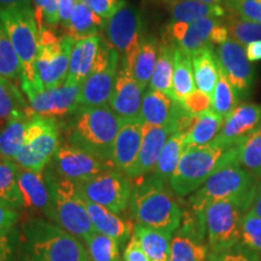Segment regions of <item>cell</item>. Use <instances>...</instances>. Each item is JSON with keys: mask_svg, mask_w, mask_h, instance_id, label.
<instances>
[{"mask_svg": "<svg viewBox=\"0 0 261 261\" xmlns=\"http://www.w3.org/2000/svg\"><path fill=\"white\" fill-rule=\"evenodd\" d=\"M249 208L237 200L212 203L203 213V224L210 252H220L241 242L243 215Z\"/></svg>", "mask_w": 261, "mask_h": 261, "instance_id": "obj_9", "label": "cell"}, {"mask_svg": "<svg viewBox=\"0 0 261 261\" xmlns=\"http://www.w3.org/2000/svg\"><path fill=\"white\" fill-rule=\"evenodd\" d=\"M241 242L261 254V218L250 210L243 215Z\"/></svg>", "mask_w": 261, "mask_h": 261, "instance_id": "obj_43", "label": "cell"}, {"mask_svg": "<svg viewBox=\"0 0 261 261\" xmlns=\"http://www.w3.org/2000/svg\"><path fill=\"white\" fill-rule=\"evenodd\" d=\"M203 219L192 212L184 213L180 226L172 237L169 261H208Z\"/></svg>", "mask_w": 261, "mask_h": 261, "instance_id": "obj_14", "label": "cell"}, {"mask_svg": "<svg viewBox=\"0 0 261 261\" xmlns=\"http://www.w3.org/2000/svg\"><path fill=\"white\" fill-rule=\"evenodd\" d=\"M32 0H0V10L14 8V6L31 5Z\"/></svg>", "mask_w": 261, "mask_h": 261, "instance_id": "obj_56", "label": "cell"}, {"mask_svg": "<svg viewBox=\"0 0 261 261\" xmlns=\"http://www.w3.org/2000/svg\"><path fill=\"white\" fill-rule=\"evenodd\" d=\"M232 14L244 21L261 24V3L257 0H225Z\"/></svg>", "mask_w": 261, "mask_h": 261, "instance_id": "obj_45", "label": "cell"}, {"mask_svg": "<svg viewBox=\"0 0 261 261\" xmlns=\"http://www.w3.org/2000/svg\"><path fill=\"white\" fill-rule=\"evenodd\" d=\"M74 39L63 35L58 38L52 27L45 25L39 31L38 56L35 74L44 90H51L65 84Z\"/></svg>", "mask_w": 261, "mask_h": 261, "instance_id": "obj_8", "label": "cell"}, {"mask_svg": "<svg viewBox=\"0 0 261 261\" xmlns=\"http://www.w3.org/2000/svg\"><path fill=\"white\" fill-rule=\"evenodd\" d=\"M195 90L196 84L191 55L182 48L175 46L174 69H173V99L180 103Z\"/></svg>", "mask_w": 261, "mask_h": 261, "instance_id": "obj_31", "label": "cell"}, {"mask_svg": "<svg viewBox=\"0 0 261 261\" xmlns=\"http://www.w3.org/2000/svg\"><path fill=\"white\" fill-rule=\"evenodd\" d=\"M143 126L140 119L125 120L117 132L113 151V167L116 171L128 174L138 159L143 140Z\"/></svg>", "mask_w": 261, "mask_h": 261, "instance_id": "obj_21", "label": "cell"}, {"mask_svg": "<svg viewBox=\"0 0 261 261\" xmlns=\"http://www.w3.org/2000/svg\"><path fill=\"white\" fill-rule=\"evenodd\" d=\"M257 2H260V3H261V0H257Z\"/></svg>", "mask_w": 261, "mask_h": 261, "instance_id": "obj_59", "label": "cell"}, {"mask_svg": "<svg viewBox=\"0 0 261 261\" xmlns=\"http://www.w3.org/2000/svg\"><path fill=\"white\" fill-rule=\"evenodd\" d=\"M79 0H60V23L65 27L69 22L71 12Z\"/></svg>", "mask_w": 261, "mask_h": 261, "instance_id": "obj_53", "label": "cell"}, {"mask_svg": "<svg viewBox=\"0 0 261 261\" xmlns=\"http://www.w3.org/2000/svg\"><path fill=\"white\" fill-rule=\"evenodd\" d=\"M17 180L23 197V207L33 212H39L51 220V194L44 173L19 167Z\"/></svg>", "mask_w": 261, "mask_h": 261, "instance_id": "obj_23", "label": "cell"}, {"mask_svg": "<svg viewBox=\"0 0 261 261\" xmlns=\"http://www.w3.org/2000/svg\"><path fill=\"white\" fill-rule=\"evenodd\" d=\"M52 167L62 178L74 184L85 181L109 169H113L112 163L102 161L96 156L89 154L70 144L60 145L52 159Z\"/></svg>", "mask_w": 261, "mask_h": 261, "instance_id": "obj_13", "label": "cell"}, {"mask_svg": "<svg viewBox=\"0 0 261 261\" xmlns=\"http://www.w3.org/2000/svg\"><path fill=\"white\" fill-rule=\"evenodd\" d=\"M174 48L172 44L161 41L154 74L150 80L149 89L160 91L173 98V69H174Z\"/></svg>", "mask_w": 261, "mask_h": 261, "instance_id": "obj_34", "label": "cell"}, {"mask_svg": "<svg viewBox=\"0 0 261 261\" xmlns=\"http://www.w3.org/2000/svg\"><path fill=\"white\" fill-rule=\"evenodd\" d=\"M144 90L136 80L128 65L120 60L119 73L109 107L122 121L140 119V108L144 97Z\"/></svg>", "mask_w": 261, "mask_h": 261, "instance_id": "obj_16", "label": "cell"}, {"mask_svg": "<svg viewBox=\"0 0 261 261\" xmlns=\"http://www.w3.org/2000/svg\"><path fill=\"white\" fill-rule=\"evenodd\" d=\"M19 249V232L12 228L9 232L0 233V261H14Z\"/></svg>", "mask_w": 261, "mask_h": 261, "instance_id": "obj_48", "label": "cell"}, {"mask_svg": "<svg viewBox=\"0 0 261 261\" xmlns=\"http://www.w3.org/2000/svg\"><path fill=\"white\" fill-rule=\"evenodd\" d=\"M159 45L160 42L154 35L143 34L138 54L132 65V73L143 89H145L150 84L154 74L159 56Z\"/></svg>", "mask_w": 261, "mask_h": 261, "instance_id": "obj_32", "label": "cell"}, {"mask_svg": "<svg viewBox=\"0 0 261 261\" xmlns=\"http://www.w3.org/2000/svg\"><path fill=\"white\" fill-rule=\"evenodd\" d=\"M84 198V197H83ZM91 223L97 232L106 234L116 240L120 244L129 241L133 236V228L129 221L123 219L119 214L113 213L102 205L93 203L84 198Z\"/></svg>", "mask_w": 261, "mask_h": 261, "instance_id": "obj_25", "label": "cell"}, {"mask_svg": "<svg viewBox=\"0 0 261 261\" xmlns=\"http://www.w3.org/2000/svg\"><path fill=\"white\" fill-rule=\"evenodd\" d=\"M133 236L150 261H169L173 233L136 224Z\"/></svg>", "mask_w": 261, "mask_h": 261, "instance_id": "obj_29", "label": "cell"}, {"mask_svg": "<svg viewBox=\"0 0 261 261\" xmlns=\"http://www.w3.org/2000/svg\"><path fill=\"white\" fill-rule=\"evenodd\" d=\"M18 168L12 160L0 159V204L16 211L23 207V197L17 180Z\"/></svg>", "mask_w": 261, "mask_h": 261, "instance_id": "obj_35", "label": "cell"}, {"mask_svg": "<svg viewBox=\"0 0 261 261\" xmlns=\"http://www.w3.org/2000/svg\"><path fill=\"white\" fill-rule=\"evenodd\" d=\"M60 148V127L52 128L22 146L14 161L18 167L42 172Z\"/></svg>", "mask_w": 261, "mask_h": 261, "instance_id": "obj_22", "label": "cell"}, {"mask_svg": "<svg viewBox=\"0 0 261 261\" xmlns=\"http://www.w3.org/2000/svg\"><path fill=\"white\" fill-rule=\"evenodd\" d=\"M104 27L106 21L79 0L71 12L69 22L64 28L68 37L73 38L74 40H81L97 37L104 31Z\"/></svg>", "mask_w": 261, "mask_h": 261, "instance_id": "obj_30", "label": "cell"}, {"mask_svg": "<svg viewBox=\"0 0 261 261\" xmlns=\"http://www.w3.org/2000/svg\"><path fill=\"white\" fill-rule=\"evenodd\" d=\"M257 180L238 163V154L228 159L202 187L190 195L189 207L198 218L203 219L208 205L221 200H237L250 210Z\"/></svg>", "mask_w": 261, "mask_h": 261, "instance_id": "obj_4", "label": "cell"}, {"mask_svg": "<svg viewBox=\"0 0 261 261\" xmlns=\"http://www.w3.org/2000/svg\"><path fill=\"white\" fill-rule=\"evenodd\" d=\"M185 136L187 135L180 132L173 133L163 146L156 167L152 172V174L162 181L169 182V179L177 169L182 152L185 151Z\"/></svg>", "mask_w": 261, "mask_h": 261, "instance_id": "obj_36", "label": "cell"}, {"mask_svg": "<svg viewBox=\"0 0 261 261\" xmlns=\"http://www.w3.org/2000/svg\"><path fill=\"white\" fill-rule=\"evenodd\" d=\"M208 261H261V254L240 242L220 252H210Z\"/></svg>", "mask_w": 261, "mask_h": 261, "instance_id": "obj_44", "label": "cell"}, {"mask_svg": "<svg viewBox=\"0 0 261 261\" xmlns=\"http://www.w3.org/2000/svg\"><path fill=\"white\" fill-rule=\"evenodd\" d=\"M191 58L196 87L212 96L219 77V60L217 55H214L212 46L208 45L194 52Z\"/></svg>", "mask_w": 261, "mask_h": 261, "instance_id": "obj_28", "label": "cell"}, {"mask_svg": "<svg viewBox=\"0 0 261 261\" xmlns=\"http://www.w3.org/2000/svg\"><path fill=\"white\" fill-rule=\"evenodd\" d=\"M28 109L22 94L10 81H0V120H8L16 112Z\"/></svg>", "mask_w": 261, "mask_h": 261, "instance_id": "obj_42", "label": "cell"}, {"mask_svg": "<svg viewBox=\"0 0 261 261\" xmlns=\"http://www.w3.org/2000/svg\"><path fill=\"white\" fill-rule=\"evenodd\" d=\"M120 56L100 37L99 47L92 73L81 84L77 103L81 107L109 106L119 73Z\"/></svg>", "mask_w": 261, "mask_h": 261, "instance_id": "obj_10", "label": "cell"}, {"mask_svg": "<svg viewBox=\"0 0 261 261\" xmlns=\"http://www.w3.org/2000/svg\"><path fill=\"white\" fill-rule=\"evenodd\" d=\"M19 219V214L16 210L0 204V233L9 232Z\"/></svg>", "mask_w": 261, "mask_h": 261, "instance_id": "obj_49", "label": "cell"}, {"mask_svg": "<svg viewBox=\"0 0 261 261\" xmlns=\"http://www.w3.org/2000/svg\"><path fill=\"white\" fill-rule=\"evenodd\" d=\"M224 120V117L215 114L213 110L197 116L191 129L185 136V149L211 144L219 135Z\"/></svg>", "mask_w": 261, "mask_h": 261, "instance_id": "obj_33", "label": "cell"}, {"mask_svg": "<svg viewBox=\"0 0 261 261\" xmlns=\"http://www.w3.org/2000/svg\"><path fill=\"white\" fill-rule=\"evenodd\" d=\"M80 85H62L51 90H44L28 98V110L32 115L60 117L71 115L79 107L77 98Z\"/></svg>", "mask_w": 261, "mask_h": 261, "instance_id": "obj_19", "label": "cell"}, {"mask_svg": "<svg viewBox=\"0 0 261 261\" xmlns=\"http://www.w3.org/2000/svg\"><path fill=\"white\" fill-rule=\"evenodd\" d=\"M33 2V11H34V17L35 22H37L38 29L40 31L45 27L44 23V10L46 6L52 2H58L60 0H32Z\"/></svg>", "mask_w": 261, "mask_h": 261, "instance_id": "obj_51", "label": "cell"}, {"mask_svg": "<svg viewBox=\"0 0 261 261\" xmlns=\"http://www.w3.org/2000/svg\"><path fill=\"white\" fill-rule=\"evenodd\" d=\"M247 57L249 62L261 61V41H255L246 46Z\"/></svg>", "mask_w": 261, "mask_h": 261, "instance_id": "obj_54", "label": "cell"}, {"mask_svg": "<svg viewBox=\"0 0 261 261\" xmlns=\"http://www.w3.org/2000/svg\"><path fill=\"white\" fill-rule=\"evenodd\" d=\"M217 57L237 94H246L255 80V69L248 60L246 46L230 38L218 47Z\"/></svg>", "mask_w": 261, "mask_h": 261, "instance_id": "obj_15", "label": "cell"}, {"mask_svg": "<svg viewBox=\"0 0 261 261\" xmlns=\"http://www.w3.org/2000/svg\"><path fill=\"white\" fill-rule=\"evenodd\" d=\"M228 35H230V33H228V29L226 27V24L224 23H218L215 25L213 31H212V34H211V38H210V42L211 45H223L225 44L228 40Z\"/></svg>", "mask_w": 261, "mask_h": 261, "instance_id": "obj_52", "label": "cell"}, {"mask_svg": "<svg viewBox=\"0 0 261 261\" xmlns=\"http://www.w3.org/2000/svg\"><path fill=\"white\" fill-rule=\"evenodd\" d=\"M80 2L107 22L125 4L126 0H80Z\"/></svg>", "mask_w": 261, "mask_h": 261, "instance_id": "obj_47", "label": "cell"}, {"mask_svg": "<svg viewBox=\"0 0 261 261\" xmlns=\"http://www.w3.org/2000/svg\"><path fill=\"white\" fill-rule=\"evenodd\" d=\"M197 2L204 3V4H208V5H220L221 0H197Z\"/></svg>", "mask_w": 261, "mask_h": 261, "instance_id": "obj_57", "label": "cell"}, {"mask_svg": "<svg viewBox=\"0 0 261 261\" xmlns=\"http://www.w3.org/2000/svg\"><path fill=\"white\" fill-rule=\"evenodd\" d=\"M0 21L17 52L22 64L21 86L25 96L31 98L44 91L35 74L38 56L39 29L31 5L14 6L0 10Z\"/></svg>", "mask_w": 261, "mask_h": 261, "instance_id": "obj_5", "label": "cell"}, {"mask_svg": "<svg viewBox=\"0 0 261 261\" xmlns=\"http://www.w3.org/2000/svg\"><path fill=\"white\" fill-rule=\"evenodd\" d=\"M237 102L238 94L227 80L219 63V77L212 93V110L225 119L237 107Z\"/></svg>", "mask_w": 261, "mask_h": 261, "instance_id": "obj_39", "label": "cell"}, {"mask_svg": "<svg viewBox=\"0 0 261 261\" xmlns=\"http://www.w3.org/2000/svg\"><path fill=\"white\" fill-rule=\"evenodd\" d=\"M75 185L85 200L116 214L127 210L133 190L130 179L114 168Z\"/></svg>", "mask_w": 261, "mask_h": 261, "instance_id": "obj_12", "label": "cell"}, {"mask_svg": "<svg viewBox=\"0 0 261 261\" xmlns=\"http://www.w3.org/2000/svg\"><path fill=\"white\" fill-rule=\"evenodd\" d=\"M250 211L254 212L257 217L261 218V180H257L255 192H254V197L252 205H250Z\"/></svg>", "mask_w": 261, "mask_h": 261, "instance_id": "obj_55", "label": "cell"}, {"mask_svg": "<svg viewBox=\"0 0 261 261\" xmlns=\"http://www.w3.org/2000/svg\"><path fill=\"white\" fill-rule=\"evenodd\" d=\"M238 163L256 180H261V127L240 143Z\"/></svg>", "mask_w": 261, "mask_h": 261, "instance_id": "obj_37", "label": "cell"}, {"mask_svg": "<svg viewBox=\"0 0 261 261\" xmlns=\"http://www.w3.org/2000/svg\"><path fill=\"white\" fill-rule=\"evenodd\" d=\"M122 261H150L135 236H132L123 250Z\"/></svg>", "mask_w": 261, "mask_h": 261, "instance_id": "obj_50", "label": "cell"}, {"mask_svg": "<svg viewBox=\"0 0 261 261\" xmlns=\"http://www.w3.org/2000/svg\"><path fill=\"white\" fill-rule=\"evenodd\" d=\"M226 27L230 33L232 40L240 42V44L247 45L255 41H261V24L255 22L244 21L237 15L231 12L226 15Z\"/></svg>", "mask_w": 261, "mask_h": 261, "instance_id": "obj_41", "label": "cell"}, {"mask_svg": "<svg viewBox=\"0 0 261 261\" xmlns=\"http://www.w3.org/2000/svg\"><path fill=\"white\" fill-rule=\"evenodd\" d=\"M128 207L137 224L169 233L178 230L184 215L166 182L154 174L133 185Z\"/></svg>", "mask_w": 261, "mask_h": 261, "instance_id": "obj_3", "label": "cell"}, {"mask_svg": "<svg viewBox=\"0 0 261 261\" xmlns=\"http://www.w3.org/2000/svg\"><path fill=\"white\" fill-rule=\"evenodd\" d=\"M238 145L226 149L211 143L204 146L185 149L168 182L173 194L185 197L197 191L223 163L238 154Z\"/></svg>", "mask_w": 261, "mask_h": 261, "instance_id": "obj_6", "label": "cell"}, {"mask_svg": "<svg viewBox=\"0 0 261 261\" xmlns=\"http://www.w3.org/2000/svg\"><path fill=\"white\" fill-rule=\"evenodd\" d=\"M0 81H2V83H3V81H8V80H5L4 77H2V76H0Z\"/></svg>", "mask_w": 261, "mask_h": 261, "instance_id": "obj_58", "label": "cell"}, {"mask_svg": "<svg viewBox=\"0 0 261 261\" xmlns=\"http://www.w3.org/2000/svg\"><path fill=\"white\" fill-rule=\"evenodd\" d=\"M100 35L75 40L70 52L67 85H80L92 73L96 62Z\"/></svg>", "mask_w": 261, "mask_h": 261, "instance_id": "obj_24", "label": "cell"}, {"mask_svg": "<svg viewBox=\"0 0 261 261\" xmlns=\"http://www.w3.org/2000/svg\"><path fill=\"white\" fill-rule=\"evenodd\" d=\"M169 12V22L191 23L204 17H226V10L221 5H208L197 0H163Z\"/></svg>", "mask_w": 261, "mask_h": 261, "instance_id": "obj_27", "label": "cell"}, {"mask_svg": "<svg viewBox=\"0 0 261 261\" xmlns=\"http://www.w3.org/2000/svg\"><path fill=\"white\" fill-rule=\"evenodd\" d=\"M143 34L142 14L138 8L127 2L108 19L104 27V39L117 51L120 60L125 62L130 70Z\"/></svg>", "mask_w": 261, "mask_h": 261, "instance_id": "obj_11", "label": "cell"}, {"mask_svg": "<svg viewBox=\"0 0 261 261\" xmlns=\"http://www.w3.org/2000/svg\"><path fill=\"white\" fill-rule=\"evenodd\" d=\"M173 133L175 132L171 126H152L144 123L138 159L127 177L129 179H140L154 172L163 146Z\"/></svg>", "mask_w": 261, "mask_h": 261, "instance_id": "obj_20", "label": "cell"}, {"mask_svg": "<svg viewBox=\"0 0 261 261\" xmlns=\"http://www.w3.org/2000/svg\"><path fill=\"white\" fill-rule=\"evenodd\" d=\"M44 174L50 188L52 201L50 221L85 242L96 230L76 185L60 177L54 169H47Z\"/></svg>", "mask_w": 261, "mask_h": 261, "instance_id": "obj_7", "label": "cell"}, {"mask_svg": "<svg viewBox=\"0 0 261 261\" xmlns=\"http://www.w3.org/2000/svg\"><path fill=\"white\" fill-rule=\"evenodd\" d=\"M22 261H91L81 240L57 224L29 218L19 232Z\"/></svg>", "mask_w": 261, "mask_h": 261, "instance_id": "obj_1", "label": "cell"}, {"mask_svg": "<svg viewBox=\"0 0 261 261\" xmlns=\"http://www.w3.org/2000/svg\"><path fill=\"white\" fill-rule=\"evenodd\" d=\"M21 61L4 25L0 21V76L10 83H14L17 80L21 81Z\"/></svg>", "mask_w": 261, "mask_h": 261, "instance_id": "obj_38", "label": "cell"}, {"mask_svg": "<svg viewBox=\"0 0 261 261\" xmlns=\"http://www.w3.org/2000/svg\"><path fill=\"white\" fill-rule=\"evenodd\" d=\"M180 103L184 109L194 116H200L212 110V96L201 90H195L194 92L185 97Z\"/></svg>", "mask_w": 261, "mask_h": 261, "instance_id": "obj_46", "label": "cell"}, {"mask_svg": "<svg viewBox=\"0 0 261 261\" xmlns=\"http://www.w3.org/2000/svg\"><path fill=\"white\" fill-rule=\"evenodd\" d=\"M33 115L28 109L16 112L0 130V159L12 160L24 145L25 130Z\"/></svg>", "mask_w": 261, "mask_h": 261, "instance_id": "obj_26", "label": "cell"}, {"mask_svg": "<svg viewBox=\"0 0 261 261\" xmlns=\"http://www.w3.org/2000/svg\"><path fill=\"white\" fill-rule=\"evenodd\" d=\"M220 22L221 18L217 17H204L191 23L169 22L166 25L161 41L180 47L192 55L200 48L211 45L212 31Z\"/></svg>", "mask_w": 261, "mask_h": 261, "instance_id": "obj_18", "label": "cell"}, {"mask_svg": "<svg viewBox=\"0 0 261 261\" xmlns=\"http://www.w3.org/2000/svg\"><path fill=\"white\" fill-rule=\"evenodd\" d=\"M121 123L109 106H79L68 122L67 143L113 165L114 144Z\"/></svg>", "mask_w": 261, "mask_h": 261, "instance_id": "obj_2", "label": "cell"}, {"mask_svg": "<svg viewBox=\"0 0 261 261\" xmlns=\"http://www.w3.org/2000/svg\"><path fill=\"white\" fill-rule=\"evenodd\" d=\"M261 127V104L243 103L225 117L214 144L230 149Z\"/></svg>", "mask_w": 261, "mask_h": 261, "instance_id": "obj_17", "label": "cell"}, {"mask_svg": "<svg viewBox=\"0 0 261 261\" xmlns=\"http://www.w3.org/2000/svg\"><path fill=\"white\" fill-rule=\"evenodd\" d=\"M91 261H120V244L114 238L93 232L85 241Z\"/></svg>", "mask_w": 261, "mask_h": 261, "instance_id": "obj_40", "label": "cell"}]
</instances>
